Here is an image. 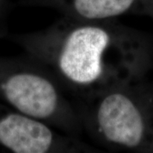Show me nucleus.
I'll use <instances>...</instances> for the list:
<instances>
[{"instance_id": "f257e3e1", "label": "nucleus", "mask_w": 153, "mask_h": 153, "mask_svg": "<svg viewBox=\"0 0 153 153\" xmlns=\"http://www.w3.org/2000/svg\"><path fill=\"white\" fill-rule=\"evenodd\" d=\"M114 21L62 16L48 27L13 39L62 86L86 97L145 79L152 64L147 36Z\"/></svg>"}, {"instance_id": "f03ea898", "label": "nucleus", "mask_w": 153, "mask_h": 153, "mask_svg": "<svg viewBox=\"0 0 153 153\" xmlns=\"http://www.w3.org/2000/svg\"><path fill=\"white\" fill-rule=\"evenodd\" d=\"M83 98L76 110L97 144L111 151L153 153V84L141 79Z\"/></svg>"}, {"instance_id": "7ed1b4c3", "label": "nucleus", "mask_w": 153, "mask_h": 153, "mask_svg": "<svg viewBox=\"0 0 153 153\" xmlns=\"http://www.w3.org/2000/svg\"><path fill=\"white\" fill-rule=\"evenodd\" d=\"M0 100L66 134L77 137L83 129L57 78L29 56L0 58Z\"/></svg>"}, {"instance_id": "20e7f679", "label": "nucleus", "mask_w": 153, "mask_h": 153, "mask_svg": "<svg viewBox=\"0 0 153 153\" xmlns=\"http://www.w3.org/2000/svg\"><path fill=\"white\" fill-rule=\"evenodd\" d=\"M0 149L14 153L98 152L52 126L0 104Z\"/></svg>"}, {"instance_id": "39448f33", "label": "nucleus", "mask_w": 153, "mask_h": 153, "mask_svg": "<svg viewBox=\"0 0 153 153\" xmlns=\"http://www.w3.org/2000/svg\"><path fill=\"white\" fill-rule=\"evenodd\" d=\"M23 3L49 8L62 16L82 21H111L125 15L153 19V0H23Z\"/></svg>"}, {"instance_id": "423d86ee", "label": "nucleus", "mask_w": 153, "mask_h": 153, "mask_svg": "<svg viewBox=\"0 0 153 153\" xmlns=\"http://www.w3.org/2000/svg\"><path fill=\"white\" fill-rule=\"evenodd\" d=\"M5 0H0V37L4 35L5 33V27L4 25V16L5 12Z\"/></svg>"}]
</instances>
